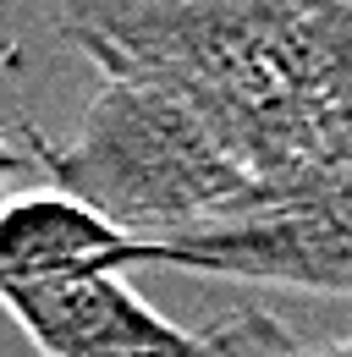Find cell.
<instances>
[{"label": "cell", "instance_id": "7", "mask_svg": "<svg viewBox=\"0 0 352 357\" xmlns=\"http://www.w3.org/2000/svg\"><path fill=\"white\" fill-rule=\"evenodd\" d=\"M28 165H39V160H34V149H28V143L0 137V181L11 176V171H28Z\"/></svg>", "mask_w": 352, "mask_h": 357}, {"label": "cell", "instance_id": "8", "mask_svg": "<svg viewBox=\"0 0 352 357\" xmlns=\"http://www.w3.org/2000/svg\"><path fill=\"white\" fill-rule=\"evenodd\" d=\"M303 357H352V341H330V347H314Z\"/></svg>", "mask_w": 352, "mask_h": 357}, {"label": "cell", "instance_id": "1", "mask_svg": "<svg viewBox=\"0 0 352 357\" xmlns=\"http://www.w3.org/2000/svg\"><path fill=\"white\" fill-rule=\"evenodd\" d=\"M61 33L105 83L193 105L259 181L254 220L308 204L352 105V0H66Z\"/></svg>", "mask_w": 352, "mask_h": 357}, {"label": "cell", "instance_id": "6", "mask_svg": "<svg viewBox=\"0 0 352 357\" xmlns=\"http://www.w3.org/2000/svg\"><path fill=\"white\" fill-rule=\"evenodd\" d=\"M193 357H303V347L270 308L242 303V308L220 313L198 330V352Z\"/></svg>", "mask_w": 352, "mask_h": 357}, {"label": "cell", "instance_id": "4", "mask_svg": "<svg viewBox=\"0 0 352 357\" xmlns=\"http://www.w3.org/2000/svg\"><path fill=\"white\" fill-rule=\"evenodd\" d=\"M160 264L298 291H352V209L264 215L242 225L187 231L160 242Z\"/></svg>", "mask_w": 352, "mask_h": 357}, {"label": "cell", "instance_id": "5", "mask_svg": "<svg viewBox=\"0 0 352 357\" xmlns=\"http://www.w3.org/2000/svg\"><path fill=\"white\" fill-rule=\"evenodd\" d=\"M127 264H160V242L138 236L94 204L39 187L0 204V286L61 280V275H116Z\"/></svg>", "mask_w": 352, "mask_h": 357}, {"label": "cell", "instance_id": "3", "mask_svg": "<svg viewBox=\"0 0 352 357\" xmlns=\"http://www.w3.org/2000/svg\"><path fill=\"white\" fill-rule=\"evenodd\" d=\"M0 308L39 357H193L198 330L171 324L122 275H61L0 286Z\"/></svg>", "mask_w": 352, "mask_h": 357}, {"label": "cell", "instance_id": "2", "mask_svg": "<svg viewBox=\"0 0 352 357\" xmlns=\"http://www.w3.org/2000/svg\"><path fill=\"white\" fill-rule=\"evenodd\" d=\"M50 181L149 242H171L210 225H242L259 215V181L226 149V137L171 93L105 83L72 143L22 121Z\"/></svg>", "mask_w": 352, "mask_h": 357}]
</instances>
